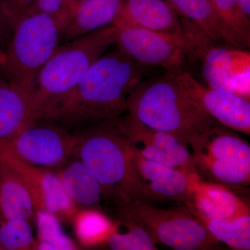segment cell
Segmentation results:
<instances>
[{
	"mask_svg": "<svg viewBox=\"0 0 250 250\" xmlns=\"http://www.w3.org/2000/svg\"><path fill=\"white\" fill-rule=\"evenodd\" d=\"M123 0H80L66 27L62 31L63 43L80 36L111 25Z\"/></svg>",
	"mask_w": 250,
	"mask_h": 250,
	"instance_id": "obj_17",
	"label": "cell"
},
{
	"mask_svg": "<svg viewBox=\"0 0 250 250\" xmlns=\"http://www.w3.org/2000/svg\"><path fill=\"white\" fill-rule=\"evenodd\" d=\"M77 141V134H70L54 122L39 120L0 143V159L57 171L73 156Z\"/></svg>",
	"mask_w": 250,
	"mask_h": 250,
	"instance_id": "obj_7",
	"label": "cell"
},
{
	"mask_svg": "<svg viewBox=\"0 0 250 250\" xmlns=\"http://www.w3.org/2000/svg\"><path fill=\"white\" fill-rule=\"evenodd\" d=\"M79 1L80 0H34L28 11L49 15L67 26Z\"/></svg>",
	"mask_w": 250,
	"mask_h": 250,
	"instance_id": "obj_28",
	"label": "cell"
},
{
	"mask_svg": "<svg viewBox=\"0 0 250 250\" xmlns=\"http://www.w3.org/2000/svg\"><path fill=\"white\" fill-rule=\"evenodd\" d=\"M14 25L8 14L5 0H0V45L5 51L11 36Z\"/></svg>",
	"mask_w": 250,
	"mask_h": 250,
	"instance_id": "obj_29",
	"label": "cell"
},
{
	"mask_svg": "<svg viewBox=\"0 0 250 250\" xmlns=\"http://www.w3.org/2000/svg\"><path fill=\"white\" fill-rule=\"evenodd\" d=\"M114 121L122 134L145 159L187 174H199L188 148L172 135L145 126L128 115L115 118Z\"/></svg>",
	"mask_w": 250,
	"mask_h": 250,
	"instance_id": "obj_10",
	"label": "cell"
},
{
	"mask_svg": "<svg viewBox=\"0 0 250 250\" xmlns=\"http://www.w3.org/2000/svg\"><path fill=\"white\" fill-rule=\"evenodd\" d=\"M34 0H5L8 14L14 28L20 18L27 12Z\"/></svg>",
	"mask_w": 250,
	"mask_h": 250,
	"instance_id": "obj_30",
	"label": "cell"
},
{
	"mask_svg": "<svg viewBox=\"0 0 250 250\" xmlns=\"http://www.w3.org/2000/svg\"><path fill=\"white\" fill-rule=\"evenodd\" d=\"M17 171L25 182L36 210H45L62 221L71 222L77 210L67 195L57 171L28 165L11 159H1Z\"/></svg>",
	"mask_w": 250,
	"mask_h": 250,
	"instance_id": "obj_13",
	"label": "cell"
},
{
	"mask_svg": "<svg viewBox=\"0 0 250 250\" xmlns=\"http://www.w3.org/2000/svg\"><path fill=\"white\" fill-rule=\"evenodd\" d=\"M196 217L218 242L234 250L250 249V213L225 220Z\"/></svg>",
	"mask_w": 250,
	"mask_h": 250,
	"instance_id": "obj_23",
	"label": "cell"
},
{
	"mask_svg": "<svg viewBox=\"0 0 250 250\" xmlns=\"http://www.w3.org/2000/svg\"><path fill=\"white\" fill-rule=\"evenodd\" d=\"M116 43V27L106 26L59 45L36 77L27 99L34 121H49L85 74Z\"/></svg>",
	"mask_w": 250,
	"mask_h": 250,
	"instance_id": "obj_2",
	"label": "cell"
},
{
	"mask_svg": "<svg viewBox=\"0 0 250 250\" xmlns=\"http://www.w3.org/2000/svg\"><path fill=\"white\" fill-rule=\"evenodd\" d=\"M212 42L207 36H202L194 50V56L202 61V77L206 85L250 100V52L217 47Z\"/></svg>",
	"mask_w": 250,
	"mask_h": 250,
	"instance_id": "obj_9",
	"label": "cell"
},
{
	"mask_svg": "<svg viewBox=\"0 0 250 250\" xmlns=\"http://www.w3.org/2000/svg\"><path fill=\"white\" fill-rule=\"evenodd\" d=\"M146 67L112 46L94 62L49 121L84 128L118 118L126 111L130 95L144 78Z\"/></svg>",
	"mask_w": 250,
	"mask_h": 250,
	"instance_id": "obj_1",
	"label": "cell"
},
{
	"mask_svg": "<svg viewBox=\"0 0 250 250\" xmlns=\"http://www.w3.org/2000/svg\"><path fill=\"white\" fill-rule=\"evenodd\" d=\"M105 246L113 250L158 249L156 243L142 227L119 218L114 220V228Z\"/></svg>",
	"mask_w": 250,
	"mask_h": 250,
	"instance_id": "obj_26",
	"label": "cell"
},
{
	"mask_svg": "<svg viewBox=\"0 0 250 250\" xmlns=\"http://www.w3.org/2000/svg\"><path fill=\"white\" fill-rule=\"evenodd\" d=\"M57 170L64 188L78 208H99L103 190L86 166L73 156Z\"/></svg>",
	"mask_w": 250,
	"mask_h": 250,
	"instance_id": "obj_19",
	"label": "cell"
},
{
	"mask_svg": "<svg viewBox=\"0 0 250 250\" xmlns=\"http://www.w3.org/2000/svg\"><path fill=\"white\" fill-rule=\"evenodd\" d=\"M126 111L135 121L172 135L187 147L219 125L187 95L170 73L141 81L130 95Z\"/></svg>",
	"mask_w": 250,
	"mask_h": 250,
	"instance_id": "obj_3",
	"label": "cell"
},
{
	"mask_svg": "<svg viewBox=\"0 0 250 250\" xmlns=\"http://www.w3.org/2000/svg\"><path fill=\"white\" fill-rule=\"evenodd\" d=\"M113 24H125L187 37L180 16L166 0H123Z\"/></svg>",
	"mask_w": 250,
	"mask_h": 250,
	"instance_id": "obj_15",
	"label": "cell"
},
{
	"mask_svg": "<svg viewBox=\"0 0 250 250\" xmlns=\"http://www.w3.org/2000/svg\"><path fill=\"white\" fill-rule=\"evenodd\" d=\"M170 74L187 95L219 124L249 136V99L203 84L184 70Z\"/></svg>",
	"mask_w": 250,
	"mask_h": 250,
	"instance_id": "obj_11",
	"label": "cell"
},
{
	"mask_svg": "<svg viewBox=\"0 0 250 250\" xmlns=\"http://www.w3.org/2000/svg\"><path fill=\"white\" fill-rule=\"evenodd\" d=\"M65 27L62 21L37 11H28L16 22L4 51V74L27 102L38 74L58 47Z\"/></svg>",
	"mask_w": 250,
	"mask_h": 250,
	"instance_id": "obj_5",
	"label": "cell"
},
{
	"mask_svg": "<svg viewBox=\"0 0 250 250\" xmlns=\"http://www.w3.org/2000/svg\"><path fill=\"white\" fill-rule=\"evenodd\" d=\"M71 223L77 240L85 248L105 246L114 228V220L100 208H79Z\"/></svg>",
	"mask_w": 250,
	"mask_h": 250,
	"instance_id": "obj_22",
	"label": "cell"
},
{
	"mask_svg": "<svg viewBox=\"0 0 250 250\" xmlns=\"http://www.w3.org/2000/svg\"><path fill=\"white\" fill-rule=\"evenodd\" d=\"M131 160L149 203L153 201H174L187 205L190 201L195 182L201 177L200 174H187L148 160L132 146Z\"/></svg>",
	"mask_w": 250,
	"mask_h": 250,
	"instance_id": "obj_12",
	"label": "cell"
},
{
	"mask_svg": "<svg viewBox=\"0 0 250 250\" xmlns=\"http://www.w3.org/2000/svg\"><path fill=\"white\" fill-rule=\"evenodd\" d=\"M196 216L225 220L250 213L249 204L217 183H208L201 177L195 182L190 201L186 205Z\"/></svg>",
	"mask_w": 250,
	"mask_h": 250,
	"instance_id": "obj_16",
	"label": "cell"
},
{
	"mask_svg": "<svg viewBox=\"0 0 250 250\" xmlns=\"http://www.w3.org/2000/svg\"><path fill=\"white\" fill-rule=\"evenodd\" d=\"M35 245L31 222L0 218V250H34Z\"/></svg>",
	"mask_w": 250,
	"mask_h": 250,
	"instance_id": "obj_27",
	"label": "cell"
},
{
	"mask_svg": "<svg viewBox=\"0 0 250 250\" xmlns=\"http://www.w3.org/2000/svg\"><path fill=\"white\" fill-rule=\"evenodd\" d=\"M77 134L73 156L93 174L103 197L116 206L137 200L148 202L133 166L131 144L114 119L85 126Z\"/></svg>",
	"mask_w": 250,
	"mask_h": 250,
	"instance_id": "obj_4",
	"label": "cell"
},
{
	"mask_svg": "<svg viewBox=\"0 0 250 250\" xmlns=\"http://www.w3.org/2000/svg\"><path fill=\"white\" fill-rule=\"evenodd\" d=\"M174 11L184 19L201 29L213 42L232 41L225 29L211 0H166Z\"/></svg>",
	"mask_w": 250,
	"mask_h": 250,
	"instance_id": "obj_20",
	"label": "cell"
},
{
	"mask_svg": "<svg viewBox=\"0 0 250 250\" xmlns=\"http://www.w3.org/2000/svg\"><path fill=\"white\" fill-rule=\"evenodd\" d=\"M222 24L235 47H249L250 19L243 12L240 0H211Z\"/></svg>",
	"mask_w": 250,
	"mask_h": 250,
	"instance_id": "obj_24",
	"label": "cell"
},
{
	"mask_svg": "<svg viewBox=\"0 0 250 250\" xmlns=\"http://www.w3.org/2000/svg\"><path fill=\"white\" fill-rule=\"evenodd\" d=\"M38 230L34 250H79L78 245L62 230V220L55 215L36 210L34 218Z\"/></svg>",
	"mask_w": 250,
	"mask_h": 250,
	"instance_id": "obj_25",
	"label": "cell"
},
{
	"mask_svg": "<svg viewBox=\"0 0 250 250\" xmlns=\"http://www.w3.org/2000/svg\"><path fill=\"white\" fill-rule=\"evenodd\" d=\"M36 207L30 192L19 173L0 162V218L23 219L33 223Z\"/></svg>",
	"mask_w": 250,
	"mask_h": 250,
	"instance_id": "obj_18",
	"label": "cell"
},
{
	"mask_svg": "<svg viewBox=\"0 0 250 250\" xmlns=\"http://www.w3.org/2000/svg\"><path fill=\"white\" fill-rule=\"evenodd\" d=\"M189 147L196 167L250 165L249 143L220 124L200 135Z\"/></svg>",
	"mask_w": 250,
	"mask_h": 250,
	"instance_id": "obj_14",
	"label": "cell"
},
{
	"mask_svg": "<svg viewBox=\"0 0 250 250\" xmlns=\"http://www.w3.org/2000/svg\"><path fill=\"white\" fill-rule=\"evenodd\" d=\"M4 61V50L0 45V62H3Z\"/></svg>",
	"mask_w": 250,
	"mask_h": 250,
	"instance_id": "obj_32",
	"label": "cell"
},
{
	"mask_svg": "<svg viewBox=\"0 0 250 250\" xmlns=\"http://www.w3.org/2000/svg\"><path fill=\"white\" fill-rule=\"evenodd\" d=\"M113 25L116 27L115 45L143 66L161 67L167 73H177L183 70L188 57H192L188 34L182 37L130 24Z\"/></svg>",
	"mask_w": 250,
	"mask_h": 250,
	"instance_id": "obj_8",
	"label": "cell"
},
{
	"mask_svg": "<svg viewBox=\"0 0 250 250\" xmlns=\"http://www.w3.org/2000/svg\"><path fill=\"white\" fill-rule=\"evenodd\" d=\"M0 80H6L4 74V67L1 62H0Z\"/></svg>",
	"mask_w": 250,
	"mask_h": 250,
	"instance_id": "obj_31",
	"label": "cell"
},
{
	"mask_svg": "<svg viewBox=\"0 0 250 250\" xmlns=\"http://www.w3.org/2000/svg\"><path fill=\"white\" fill-rule=\"evenodd\" d=\"M116 207L117 218L142 227L155 243L176 250H217L221 247L187 207L166 209L139 200Z\"/></svg>",
	"mask_w": 250,
	"mask_h": 250,
	"instance_id": "obj_6",
	"label": "cell"
},
{
	"mask_svg": "<svg viewBox=\"0 0 250 250\" xmlns=\"http://www.w3.org/2000/svg\"><path fill=\"white\" fill-rule=\"evenodd\" d=\"M35 121L26 99L6 81L0 80V143Z\"/></svg>",
	"mask_w": 250,
	"mask_h": 250,
	"instance_id": "obj_21",
	"label": "cell"
}]
</instances>
